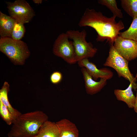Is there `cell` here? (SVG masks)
Wrapping results in <instances>:
<instances>
[{"instance_id":"obj_1","label":"cell","mask_w":137,"mask_h":137,"mask_svg":"<svg viewBox=\"0 0 137 137\" xmlns=\"http://www.w3.org/2000/svg\"><path fill=\"white\" fill-rule=\"evenodd\" d=\"M114 15L109 18L100 11L94 9L87 8L81 18L78 25L80 27L88 26L94 29L97 32V41H103L107 40L110 45L113 44L120 31L124 28L122 21L118 22Z\"/></svg>"},{"instance_id":"obj_2","label":"cell","mask_w":137,"mask_h":137,"mask_svg":"<svg viewBox=\"0 0 137 137\" xmlns=\"http://www.w3.org/2000/svg\"><path fill=\"white\" fill-rule=\"evenodd\" d=\"M48 117L43 111L36 110L18 117L8 134V137H31L37 135L40 128Z\"/></svg>"},{"instance_id":"obj_3","label":"cell","mask_w":137,"mask_h":137,"mask_svg":"<svg viewBox=\"0 0 137 137\" xmlns=\"http://www.w3.org/2000/svg\"><path fill=\"white\" fill-rule=\"evenodd\" d=\"M0 50L15 65H23L30 54L25 42L9 37L1 38Z\"/></svg>"},{"instance_id":"obj_4","label":"cell","mask_w":137,"mask_h":137,"mask_svg":"<svg viewBox=\"0 0 137 137\" xmlns=\"http://www.w3.org/2000/svg\"><path fill=\"white\" fill-rule=\"evenodd\" d=\"M104 65L114 69L119 77H122L129 81L132 84L133 89L135 91L137 89L136 78L129 70L128 61L118 53L113 44L110 45L108 56Z\"/></svg>"},{"instance_id":"obj_5","label":"cell","mask_w":137,"mask_h":137,"mask_svg":"<svg viewBox=\"0 0 137 137\" xmlns=\"http://www.w3.org/2000/svg\"><path fill=\"white\" fill-rule=\"evenodd\" d=\"M66 33L69 39L73 40L77 62L81 59L93 57L97 51L91 42L86 40L87 33L85 30H70Z\"/></svg>"},{"instance_id":"obj_6","label":"cell","mask_w":137,"mask_h":137,"mask_svg":"<svg viewBox=\"0 0 137 137\" xmlns=\"http://www.w3.org/2000/svg\"><path fill=\"white\" fill-rule=\"evenodd\" d=\"M69 39L66 33L60 34L54 42L53 51L55 56L62 58L68 63L72 64L77 61L73 42Z\"/></svg>"},{"instance_id":"obj_7","label":"cell","mask_w":137,"mask_h":137,"mask_svg":"<svg viewBox=\"0 0 137 137\" xmlns=\"http://www.w3.org/2000/svg\"><path fill=\"white\" fill-rule=\"evenodd\" d=\"M6 3L10 16L18 22L23 24L29 23L35 15L34 10L25 0Z\"/></svg>"},{"instance_id":"obj_8","label":"cell","mask_w":137,"mask_h":137,"mask_svg":"<svg viewBox=\"0 0 137 137\" xmlns=\"http://www.w3.org/2000/svg\"><path fill=\"white\" fill-rule=\"evenodd\" d=\"M115 50L127 61L137 57V41L118 36L113 44Z\"/></svg>"},{"instance_id":"obj_9","label":"cell","mask_w":137,"mask_h":137,"mask_svg":"<svg viewBox=\"0 0 137 137\" xmlns=\"http://www.w3.org/2000/svg\"><path fill=\"white\" fill-rule=\"evenodd\" d=\"M77 62L79 66L85 68L95 80L99 78L109 80L113 76V73L110 70L105 68L98 69L94 63L89 61L88 58L83 59Z\"/></svg>"},{"instance_id":"obj_10","label":"cell","mask_w":137,"mask_h":137,"mask_svg":"<svg viewBox=\"0 0 137 137\" xmlns=\"http://www.w3.org/2000/svg\"><path fill=\"white\" fill-rule=\"evenodd\" d=\"M81 71L83 75L87 93L93 95L100 91L106 85L107 80L100 78L98 81L94 80L89 74L85 68L81 67Z\"/></svg>"},{"instance_id":"obj_11","label":"cell","mask_w":137,"mask_h":137,"mask_svg":"<svg viewBox=\"0 0 137 137\" xmlns=\"http://www.w3.org/2000/svg\"><path fill=\"white\" fill-rule=\"evenodd\" d=\"M59 129V137H79V131L75 124L66 119L56 122Z\"/></svg>"},{"instance_id":"obj_12","label":"cell","mask_w":137,"mask_h":137,"mask_svg":"<svg viewBox=\"0 0 137 137\" xmlns=\"http://www.w3.org/2000/svg\"><path fill=\"white\" fill-rule=\"evenodd\" d=\"M16 21L11 16L0 11V35L1 38L11 37Z\"/></svg>"},{"instance_id":"obj_13","label":"cell","mask_w":137,"mask_h":137,"mask_svg":"<svg viewBox=\"0 0 137 137\" xmlns=\"http://www.w3.org/2000/svg\"><path fill=\"white\" fill-rule=\"evenodd\" d=\"M132 84L130 83L128 87L125 90L117 89L114 91L117 99L125 102L130 108H133L136 100V97L132 91Z\"/></svg>"},{"instance_id":"obj_14","label":"cell","mask_w":137,"mask_h":137,"mask_svg":"<svg viewBox=\"0 0 137 137\" xmlns=\"http://www.w3.org/2000/svg\"><path fill=\"white\" fill-rule=\"evenodd\" d=\"M37 135L40 137H59V131L56 123L48 120L41 126Z\"/></svg>"},{"instance_id":"obj_15","label":"cell","mask_w":137,"mask_h":137,"mask_svg":"<svg viewBox=\"0 0 137 137\" xmlns=\"http://www.w3.org/2000/svg\"><path fill=\"white\" fill-rule=\"evenodd\" d=\"M9 88V84L7 82L5 81L0 90V101L6 107L16 118L21 113L14 108L9 102L8 98V93L10 90Z\"/></svg>"},{"instance_id":"obj_16","label":"cell","mask_w":137,"mask_h":137,"mask_svg":"<svg viewBox=\"0 0 137 137\" xmlns=\"http://www.w3.org/2000/svg\"><path fill=\"white\" fill-rule=\"evenodd\" d=\"M122 7L133 19L137 16V0H121Z\"/></svg>"},{"instance_id":"obj_17","label":"cell","mask_w":137,"mask_h":137,"mask_svg":"<svg viewBox=\"0 0 137 137\" xmlns=\"http://www.w3.org/2000/svg\"><path fill=\"white\" fill-rule=\"evenodd\" d=\"M122 37L137 41V16L133 19L130 26L126 30L120 32Z\"/></svg>"},{"instance_id":"obj_18","label":"cell","mask_w":137,"mask_h":137,"mask_svg":"<svg viewBox=\"0 0 137 137\" xmlns=\"http://www.w3.org/2000/svg\"><path fill=\"white\" fill-rule=\"evenodd\" d=\"M98 2L99 4L105 6L109 9L113 13V15L120 18H123V14L121 10L117 7L116 0H99Z\"/></svg>"},{"instance_id":"obj_19","label":"cell","mask_w":137,"mask_h":137,"mask_svg":"<svg viewBox=\"0 0 137 137\" xmlns=\"http://www.w3.org/2000/svg\"><path fill=\"white\" fill-rule=\"evenodd\" d=\"M0 115L7 124L9 125H12L16 119L6 107L0 101Z\"/></svg>"},{"instance_id":"obj_20","label":"cell","mask_w":137,"mask_h":137,"mask_svg":"<svg viewBox=\"0 0 137 137\" xmlns=\"http://www.w3.org/2000/svg\"><path fill=\"white\" fill-rule=\"evenodd\" d=\"M25 32V29L24 24L16 21L11 38L15 40H21L24 37Z\"/></svg>"},{"instance_id":"obj_21","label":"cell","mask_w":137,"mask_h":137,"mask_svg":"<svg viewBox=\"0 0 137 137\" xmlns=\"http://www.w3.org/2000/svg\"><path fill=\"white\" fill-rule=\"evenodd\" d=\"M63 76L62 73L59 71L53 72L50 75V79L51 82L54 84H57L62 80Z\"/></svg>"},{"instance_id":"obj_22","label":"cell","mask_w":137,"mask_h":137,"mask_svg":"<svg viewBox=\"0 0 137 137\" xmlns=\"http://www.w3.org/2000/svg\"><path fill=\"white\" fill-rule=\"evenodd\" d=\"M136 100L135 103L133 107V108L135 111L137 113V89L136 90Z\"/></svg>"},{"instance_id":"obj_23","label":"cell","mask_w":137,"mask_h":137,"mask_svg":"<svg viewBox=\"0 0 137 137\" xmlns=\"http://www.w3.org/2000/svg\"><path fill=\"white\" fill-rule=\"evenodd\" d=\"M33 1L35 3L38 4H41L42 1V0H33Z\"/></svg>"},{"instance_id":"obj_24","label":"cell","mask_w":137,"mask_h":137,"mask_svg":"<svg viewBox=\"0 0 137 137\" xmlns=\"http://www.w3.org/2000/svg\"><path fill=\"white\" fill-rule=\"evenodd\" d=\"M31 137H40L38 135Z\"/></svg>"}]
</instances>
